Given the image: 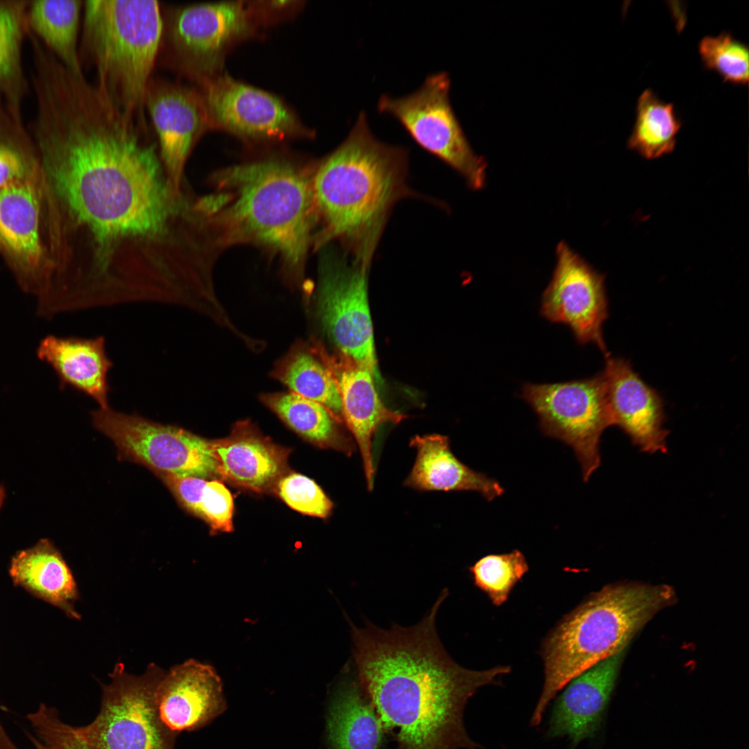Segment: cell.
I'll return each instance as SVG.
<instances>
[{
	"mask_svg": "<svg viewBox=\"0 0 749 749\" xmlns=\"http://www.w3.org/2000/svg\"><path fill=\"white\" fill-rule=\"evenodd\" d=\"M44 174L53 241L82 310L189 297L203 248L196 199L174 188L155 144L83 137L55 151Z\"/></svg>",
	"mask_w": 749,
	"mask_h": 749,
	"instance_id": "cell-1",
	"label": "cell"
},
{
	"mask_svg": "<svg viewBox=\"0 0 749 749\" xmlns=\"http://www.w3.org/2000/svg\"><path fill=\"white\" fill-rule=\"evenodd\" d=\"M442 591L417 625L381 629L369 621L359 628L348 619L357 681L384 732L389 749H479L468 735L463 712L484 686L500 685L508 666L483 671L465 669L447 654L435 621L448 596Z\"/></svg>",
	"mask_w": 749,
	"mask_h": 749,
	"instance_id": "cell-2",
	"label": "cell"
},
{
	"mask_svg": "<svg viewBox=\"0 0 749 749\" xmlns=\"http://www.w3.org/2000/svg\"><path fill=\"white\" fill-rule=\"evenodd\" d=\"M407 170L408 150L377 139L361 112L311 180L322 227L316 243L338 241L352 259L371 265L393 206L416 196L406 184Z\"/></svg>",
	"mask_w": 749,
	"mask_h": 749,
	"instance_id": "cell-3",
	"label": "cell"
},
{
	"mask_svg": "<svg viewBox=\"0 0 749 749\" xmlns=\"http://www.w3.org/2000/svg\"><path fill=\"white\" fill-rule=\"evenodd\" d=\"M215 180L218 192L202 198L215 243L262 246L299 279L318 219L312 181L277 158L229 167Z\"/></svg>",
	"mask_w": 749,
	"mask_h": 749,
	"instance_id": "cell-4",
	"label": "cell"
},
{
	"mask_svg": "<svg viewBox=\"0 0 749 749\" xmlns=\"http://www.w3.org/2000/svg\"><path fill=\"white\" fill-rule=\"evenodd\" d=\"M675 600L667 585H612L566 615L543 644L544 685L530 725L540 724L550 702L569 682L624 651L635 633Z\"/></svg>",
	"mask_w": 749,
	"mask_h": 749,
	"instance_id": "cell-5",
	"label": "cell"
},
{
	"mask_svg": "<svg viewBox=\"0 0 749 749\" xmlns=\"http://www.w3.org/2000/svg\"><path fill=\"white\" fill-rule=\"evenodd\" d=\"M79 55L94 64L101 95L126 117L147 126L144 98L163 29L157 1L83 2Z\"/></svg>",
	"mask_w": 749,
	"mask_h": 749,
	"instance_id": "cell-6",
	"label": "cell"
},
{
	"mask_svg": "<svg viewBox=\"0 0 749 749\" xmlns=\"http://www.w3.org/2000/svg\"><path fill=\"white\" fill-rule=\"evenodd\" d=\"M162 17L157 60L198 85L221 74L228 51L251 37L258 26L242 1L175 7Z\"/></svg>",
	"mask_w": 749,
	"mask_h": 749,
	"instance_id": "cell-7",
	"label": "cell"
},
{
	"mask_svg": "<svg viewBox=\"0 0 749 749\" xmlns=\"http://www.w3.org/2000/svg\"><path fill=\"white\" fill-rule=\"evenodd\" d=\"M165 671L150 664L135 675L117 663L102 685L100 710L87 725L75 727L92 749H175L178 734L161 721L156 691Z\"/></svg>",
	"mask_w": 749,
	"mask_h": 749,
	"instance_id": "cell-8",
	"label": "cell"
},
{
	"mask_svg": "<svg viewBox=\"0 0 749 749\" xmlns=\"http://www.w3.org/2000/svg\"><path fill=\"white\" fill-rule=\"evenodd\" d=\"M449 89L448 74L438 72L408 95H381L377 109L397 119L417 145L460 174L470 188L479 189L486 162L470 146L451 105Z\"/></svg>",
	"mask_w": 749,
	"mask_h": 749,
	"instance_id": "cell-9",
	"label": "cell"
},
{
	"mask_svg": "<svg viewBox=\"0 0 749 749\" xmlns=\"http://www.w3.org/2000/svg\"><path fill=\"white\" fill-rule=\"evenodd\" d=\"M521 397L537 415L545 435L572 448L587 481L601 464V436L612 426L602 372L564 382L526 383Z\"/></svg>",
	"mask_w": 749,
	"mask_h": 749,
	"instance_id": "cell-10",
	"label": "cell"
},
{
	"mask_svg": "<svg viewBox=\"0 0 749 749\" xmlns=\"http://www.w3.org/2000/svg\"><path fill=\"white\" fill-rule=\"evenodd\" d=\"M91 416L94 427L121 455L160 474L203 479L217 474L212 442L191 432L110 407L93 411Z\"/></svg>",
	"mask_w": 749,
	"mask_h": 749,
	"instance_id": "cell-11",
	"label": "cell"
},
{
	"mask_svg": "<svg viewBox=\"0 0 749 749\" xmlns=\"http://www.w3.org/2000/svg\"><path fill=\"white\" fill-rule=\"evenodd\" d=\"M370 267L347 254L326 252L320 266L317 311L323 329L339 352L378 379L368 298Z\"/></svg>",
	"mask_w": 749,
	"mask_h": 749,
	"instance_id": "cell-12",
	"label": "cell"
},
{
	"mask_svg": "<svg viewBox=\"0 0 749 749\" xmlns=\"http://www.w3.org/2000/svg\"><path fill=\"white\" fill-rule=\"evenodd\" d=\"M199 85L210 128L256 141L311 135L295 113L273 94L222 73Z\"/></svg>",
	"mask_w": 749,
	"mask_h": 749,
	"instance_id": "cell-13",
	"label": "cell"
},
{
	"mask_svg": "<svg viewBox=\"0 0 749 749\" xmlns=\"http://www.w3.org/2000/svg\"><path fill=\"white\" fill-rule=\"evenodd\" d=\"M46 203L44 177L0 189V250L21 286L37 295L39 301L49 293L55 273L41 236Z\"/></svg>",
	"mask_w": 749,
	"mask_h": 749,
	"instance_id": "cell-14",
	"label": "cell"
},
{
	"mask_svg": "<svg viewBox=\"0 0 749 749\" xmlns=\"http://www.w3.org/2000/svg\"><path fill=\"white\" fill-rule=\"evenodd\" d=\"M552 278L541 300L540 314L548 321L567 325L581 345H596L608 354L603 325L608 317L604 276L595 271L567 244L556 249Z\"/></svg>",
	"mask_w": 749,
	"mask_h": 749,
	"instance_id": "cell-15",
	"label": "cell"
},
{
	"mask_svg": "<svg viewBox=\"0 0 749 749\" xmlns=\"http://www.w3.org/2000/svg\"><path fill=\"white\" fill-rule=\"evenodd\" d=\"M144 105L169 178L176 190H182L189 155L200 136L210 128L200 94L198 89L178 81L151 77Z\"/></svg>",
	"mask_w": 749,
	"mask_h": 749,
	"instance_id": "cell-16",
	"label": "cell"
},
{
	"mask_svg": "<svg viewBox=\"0 0 749 749\" xmlns=\"http://www.w3.org/2000/svg\"><path fill=\"white\" fill-rule=\"evenodd\" d=\"M310 347L330 372L338 391L342 415L358 445L367 488L372 490L374 467L372 439L383 424H398L406 415L388 408L381 402L371 372L348 356L330 354L322 343L312 340Z\"/></svg>",
	"mask_w": 749,
	"mask_h": 749,
	"instance_id": "cell-17",
	"label": "cell"
},
{
	"mask_svg": "<svg viewBox=\"0 0 749 749\" xmlns=\"http://www.w3.org/2000/svg\"><path fill=\"white\" fill-rule=\"evenodd\" d=\"M601 372L612 426L620 427L644 452L665 453L669 431L663 401L659 393L634 371L630 362L605 356Z\"/></svg>",
	"mask_w": 749,
	"mask_h": 749,
	"instance_id": "cell-18",
	"label": "cell"
},
{
	"mask_svg": "<svg viewBox=\"0 0 749 749\" xmlns=\"http://www.w3.org/2000/svg\"><path fill=\"white\" fill-rule=\"evenodd\" d=\"M156 704L162 723L177 734L207 725L226 708L220 677L212 666L196 660L165 672Z\"/></svg>",
	"mask_w": 749,
	"mask_h": 749,
	"instance_id": "cell-19",
	"label": "cell"
},
{
	"mask_svg": "<svg viewBox=\"0 0 749 749\" xmlns=\"http://www.w3.org/2000/svg\"><path fill=\"white\" fill-rule=\"evenodd\" d=\"M623 651L585 671L565 687L551 711L548 738L567 737L572 749L601 726L619 674Z\"/></svg>",
	"mask_w": 749,
	"mask_h": 749,
	"instance_id": "cell-20",
	"label": "cell"
},
{
	"mask_svg": "<svg viewBox=\"0 0 749 749\" xmlns=\"http://www.w3.org/2000/svg\"><path fill=\"white\" fill-rule=\"evenodd\" d=\"M37 355L53 368L62 388L69 386L83 393L101 408L109 407L108 374L113 363L103 336H48L40 343Z\"/></svg>",
	"mask_w": 749,
	"mask_h": 749,
	"instance_id": "cell-21",
	"label": "cell"
},
{
	"mask_svg": "<svg viewBox=\"0 0 749 749\" xmlns=\"http://www.w3.org/2000/svg\"><path fill=\"white\" fill-rule=\"evenodd\" d=\"M410 446L416 449L417 455L404 481L407 487L422 491H475L488 501L504 492L498 481L458 460L445 436L417 435L411 439Z\"/></svg>",
	"mask_w": 749,
	"mask_h": 749,
	"instance_id": "cell-22",
	"label": "cell"
},
{
	"mask_svg": "<svg viewBox=\"0 0 749 749\" xmlns=\"http://www.w3.org/2000/svg\"><path fill=\"white\" fill-rule=\"evenodd\" d=\"M217 474L241 486L261 491L282 473L285 454L246 423L227 438L212 442Z\"/></svg>",
	"mask_w": 749,
	"mask_h": 749,
	"instance_id": "cell-23",
	"label": "cell"
},
{
	"mask_svg": "<svg viewBox=\"0 0 749 749\" xmlns=\"http://www.w3.org/2000/svg\"><path fill=\"white\" fill-rule=\"evenodd\" d=\"M9 574L15 586L80 619L74 603L78 598L71 571L51 541L42 539L12 558Z\"/></svg>",
	"mask_w": 749,
	"mask_h": 749,
	"instance_id": "cell-24",
	"label": "cell"
},
{
	"mask_svg": "<svg viewBox=\"0 0 749 749\" xmlns=\"http://www.w3.org/2000/svg\"><path fill=\"white\" fill-rule=\"evenodd\" d=\"M328 737L332 749H379L382 725L356 679L343 682L331 705Z\"/></svg>",
	"mask_w": 749,
	"mask_h": 749,
	"instance_id": "cell-25",
	"label": "cell"
},
{
	"mask_svg": "<svg viewBox=\"0 0 749 749\" xmlns=\"http://www.w3.org/2000/svg\"><path fill=\"white\" fill-rule=\"evenodd\" d=\"M83 2L34 0L29 1L27 10L30 33L65 67L79 75L84 74L78 44Z\"/></svg>",
	"mask_w": 749,
	"mask_h": 749,
	"instance_id": "cell-26",
	"label": "cell"
},
{
	"mask_svg": "<svg viewBox=\"0 0 749 749\" xmlns=\"http://www.w3.org/2000/svg\"><path fill=\"white\" fill-rule=\"evenodd\" d=\"M29 1L0 0V96L19 113L31 89L22 55L24 42L29 33Z\"/></svg>",
	"mask_w": 749,
	"mask_h": 749,
	"instance_id": "cell-27",
	"label": "cell"
},
{
	"mask_svg": "<svg viewBox=\"0 0 749 749\" xmlns=\"http://www.w3.org/2000/svg\"><path fill=\"white\" fill-rule=\"evenodd\" d=\"M272 376L291 392L324 406L337 420L343 418L341 401L334 380L310 345L295 344L277 362Z\"/></svg>",
	"mask_w": 749,
	"mask_h": 749,
	"instance_id": "cell-28",
	"label": "cell"
},
{
	"mask_svg": "<svg viewBox=\"0 0 749 749\" xmlns=\"http://www.w3.org/2000/svg\"><path fill=\"white\" fill-rule=\"evenodd\" d=\"M261 399L303 437L321 446L342 449L347 454L353 452L354 445L351 439L343 436L336 419L318 402L292 392L267 393L261 395Z\"/></svg>",
	"mask_w": 749,
	"mask_h": 749,
	"instance_id": "cell-29",
	"label": "cell"
},
{
	"mask_svg": "<svg viewBox=\"0 0 749 749\" xmlns=\"http://www.w3.org/2000/svg\"><path fill=\"white\" fill-rule=\"evenodd\" d=\"M42 177L38 150L22 113L0 96V189Z\"/></svg>",
	"mask_w": 749,
	"mask_h": 749,
	"instance_id": "cell-30",
	"label": "cell"
},
{
	"mask_svg": "<svg viewBox=\"0 0 749 749\" xmlns=\"http://www.w3.org/2000/svg\"><path fill=\"white\" fill-rule=\"evenodd\" d=\"M681 126L673 104L662 101L652 89H647L637 100L628 148L647 159L670 153L675 148Z\"/></svg>",
	"mask_w": 749,
	"mask_h": 749,
	"instance_id": "cell-31",
	"label": "cell"
},
{
	"mask_svg": "<svg viewBox=\"0 0 749 749\" xmlns=\"http://www.w3.org/2000/svg\"><path fill=\"white\" fill-rule=\"evenodd\" d=\"M164 482L187 510L202 517L214 531H233V499L217 480L160 474Z\"/></svg>",
	"mask_w": 749,
	"mask_h": 749,
	"instance_id": "cell-32",
	"label": "cell"
},
{
	"mask_svg": "<svg viewBox=\"0 0 749 749\" xmlns=\"http://www.w3.org/2000/svg\"><path fill=\"white\" fill-rule=\"evenodd\" d=\"M528 570L527 561L519 550L485 556L470 567L475 586L486 594L496 606L506 601Z\"/></svg>",
	"mask_w": 749,
	"mask_h": 749,
	"instance_id": "cell-33",
	"label": "cell"
},
{
	"mask_svg": "<svg viewBox=\"0 0 749 749\" xmlns=\"http://www.w3.org/2000/svg\"><path fill=\"white\" fill-rule=\"evenodd\" d=\"M701 60L709 70L735 85H747L749 78L748 46L727 32L705 36L699 42Z\"/></svg>",
	"mask_w": 749,
	"mask_h": 749,
	"instance_id": "cell-34",
	"label": "cell"
},
{
	"mask_svg": "<svg viewBox=\"0 0 749 749\" xmlns=\"http://www.w3.org/2000/svg\"><path fill=\"white\" fill-rule=\"evenodd\" d=\"M26 718L31 726L27 736L34 749H92L53 707L41 703Z\"/></svg>",
	"mask_w": 749,
	"mask_h": 749,
	"instance_id": "cell-35",
	"label": "cell"
},
{
	"mask_svg": "<svg viewBox=\"0 0 749 749\" xmlns=\"http://www.w3.org/2000/svg\"><path fill=\"white\" fill-rule=\"evenodd\" d=\"M278 493L291 508L305 515L327 517L333 503L312 479L299 474H291L279 481Z\"/></svg>",
	"mask_w": 749,
	"mask_h": 749,
	"instance_id": "cell-36",
	"label": "cell"
},
{
	"mask_svg": "<svg viewBox=\"0 0 749 749\" xmlns=\"http://www.w3.org/2000/svg\"><path fill=\"white\" fill-rule=\"evenodd\" d=\"M296 1H259L248 2L258 25L270 23L293 13L302 6Z\"/></svg>",
	"mask_w": 749,
	"mask_h": 749,
	"instance_id": "cell-37",
	"label": "cell"
},
{
	"mask_svg": "<svg viewBox=\"0 0 749 749\" xmlns=\"http://www.w3.org/2000/svg\"><path fill=\"white\" fill-rule=\"evenodd\" d=\"M0 749H19L7 734L0 721Z\"/></svg>",
	"mask_w": 749,
	"mask_h": 749,
	"instance_id": "cell-38",
	"label": "cell"
}]
</instances>
